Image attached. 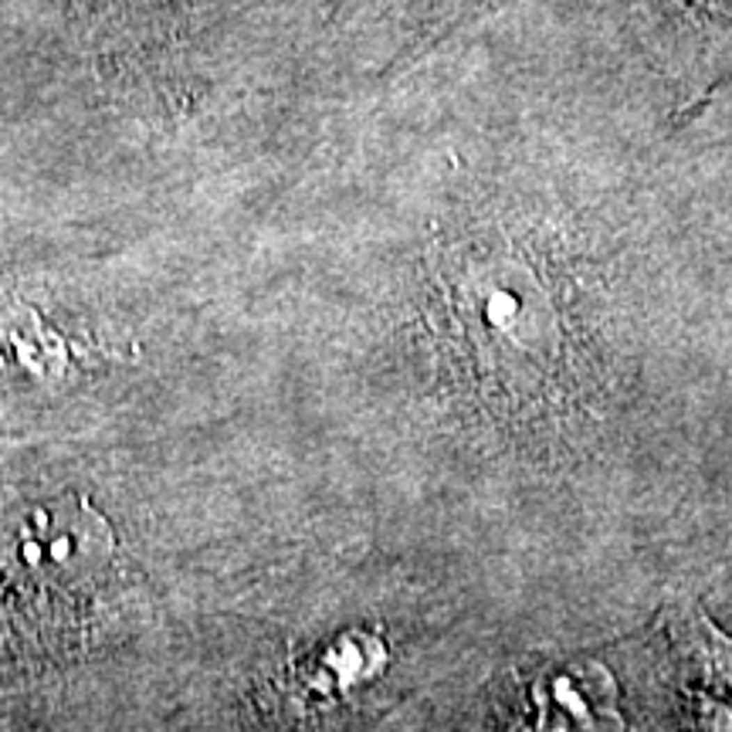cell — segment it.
Here are the masks:
<instances>
[{
	"label": "cell",
	"instance_id": "6da1fadb",
	"mask_svg": "<svg viewBox=\"0 0 732 732\" xmlns=\"http://www.w3.org/2000/svg\"><path fill=\"white\" fill-rule=\"evenodd\" d=\"M116 539L79 498L0 516V637L48 641L75 624L102 587Z\"/></svg>",
	"mask_w": 732,
	"mask_h": 732
}]
</instances>
